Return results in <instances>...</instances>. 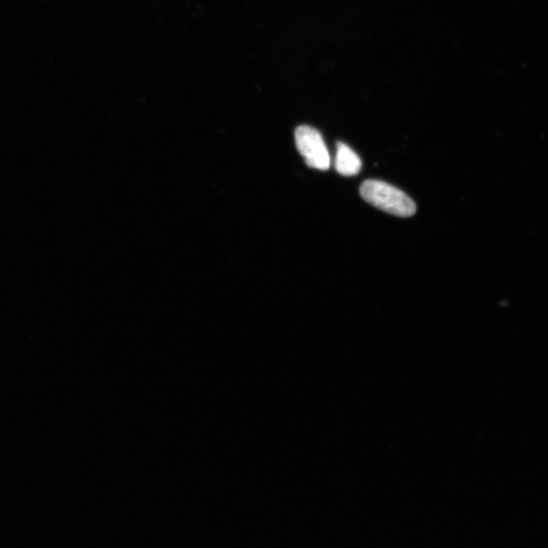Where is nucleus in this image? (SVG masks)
Masks as SVG:
<instances>
[{
  "mask_svg": "<svg viewBox=\"0 0 548 548\" xmlns=\"http://www.w3.org/2000/svg\"><path fill=\"white\" fill-rule=\"evenodd\" d=\"M338 154L335 158V169L342 176H355L362 169V161L359 156L344 142L337 143Z\"/></svg>",
  "mask_w": 548,
  "mask_h": 548,
  "instance_id": "3",
  "label": "nucleus"
},
{
  "mask_svg": "<svg viewBox=\"0 0 548 548\" xmlns=\"http://www.w3.org/2000/svg\"><path fill=\"white\" fill-rule=\"evenodd\" d=\"M295 140L296 149L304 157L308 167L320 171L330 169V152L321 133L317 129L302 125L295 129Z\"/></svg>",
  "mask_w": 548,
  "mask_h": 548,
  "instance_id": "2",
  "label": "nucleus"
},
{
  "mask_svg": "<svg viewBox=\"0 0 548 548\" xmlns=\"http://www.w3.org/2000/svg\"><path fill=\"white\" fill-rule=\"evenodd\" d=\"M360 194L372 207L396 217L409 218L416 212V205L408 195L383 181H364Z\"/></svg>",
  "mask_w": 548,
  "mask_h": 548,
  "instance_id": "1",
  "label": "nucleus"
}]
</instances>
